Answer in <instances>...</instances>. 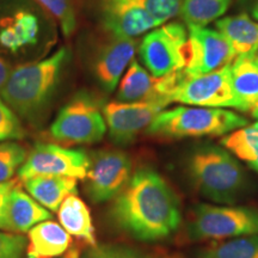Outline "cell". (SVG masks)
<instances>
[{
	"label": "cell",
	"instance_id": "cell-22",
	"mask_svg": "<svg viewBox=\"0 0 258 258\" xmlns=\"http://www.w3.org/2000/svg\"><path fill=\"white\" fill-rule=\"evenodd\" d=\"M40 35V21L29 11L12 15L0 29V44L6 49L17 51L36 44Z\"/></svg>",
	"mask_w": 258,
	"mask_h": 258
},
{
	"label": "cell",
	"instance_id": "cell-10",
	"mask_svg": "<svg viewBox=\"0 0 258 258\" xmlns=\"http://www.w3.org/2000/svg\"><path fill=\"white\" fill-rule=\"evenodd\" d=\"M91 158L86 176V191L96 203L106 202L120 194L132 177V161L120 151H98Z\"/></svg>",
	"mask_w": 258,
	"mask_h": 258
},
{
	"label": "cell",
	"instance_id": "cell-32",
	"mask_svg": "<svg viewBox=\"0 0 258 258\" xmlns=\"http://www.w3.org/2000/svg\"><path fill=\"white\" fill-rule=\"evenodd\" d=\"M15 184V180L0 183V230H5L6 212H8L10 194H11V190Z\"/></svg>",
	"mask_w": 258,
	"mask_h": 258
},
{
	"label": "cell",
	"instance_id": "cell-26",
	"mask_svg": "<svg viewBox=\"0 0 258 258\" xmlns=\"http://www.w3.org/2000/svg\"><path fill=\"white\" fill-rule=\"evenodd\" d=\"M27 150L17 143H0V183L9 182L27 160Z\"/></svg>",
	"mask_w": 258,
	"mask_h": 258
},
{
	"label": "cell",
	"instance_id": "cell-5",
	"mask_svg": "<svg viewBox=\"0 0 258 258\" xmlns=\"http://www.w3.org/2000/svg\"><path fill=\"white\" fill-rule=\"evenodd\" d=\"M186 233L190 240H220L258 234V208L202 205L192 209Z\"/></svg>",
	"mask_w": 258,
	"mask_h": 258
},
{
	"label": "cell",
	"instance_id": "cell-28",
	"mask_svg": "<svg viewBox=\"0 0 258 258\" xmlns=\"http://www.w3.org/2000/svg\"><path fill=\"white\" fill-rule=\"evenodd\" d=\"M25 129L18 116L0 97V143L22 140L25 138Z\"/></svg>",
	"mask_w": 258,
	"mask_h": 258
},
{
	"label": "cell",
	"instance_id": "cell-8",
	"mask_svg": "<svg viewBox=\"0 0 258 258\" xmlns=\"http://www.w3.org/2000/svg\"><path fill=\"white\" fill-rule=\"evenodd\" d=\"M91 158L85 151L53 144H37L18 170L19 178L35 176H63L84 179L88 176Z\"/></svg>",
	"mask_w": 258,
	"mask_h": 258
},
{
	"label": "cell",
	"instance_id": "cell-17",
	"mask_svg": "<svg viewBox=\"0 0 258 258\" xmlns=\"http://www.w3.org/2000/svg\"><path fill=\"white\" fill-rule=\"evenodd\" d=\"M215 28L237 56H256L258 53V22L246 14L218 19Z\"/></svg>",
	"mask_w": 258,
	"mask_h": 258
},
{
	"label": "cell",
	"instance_id": "cell-7",
	"mask_svg": "<svg viewBox=\"0 0 258 258\" xmlns=\"http://www.w3.org/2000/svg\"><path fill=\"white\" fill-rule=\"evenodd\" d=\"M188 29L178 22L160 25L145 35L139 56L154 77L184 71Z\"/></svg>",
	"mask_w": 258,
	"mask_h": 258
},
{
	"label": "cell",
	"instance_id": "cell-1",
	"mask_svg": "<svg viewBox=\"0 0 258 258\" xmlns=\"http://www.w3.org/2000/svg\"><path fill=\"white\" fill-rule=\"evenodd\" d=\"M110 218L117 228L141 241H157L178 230L179 201L157 171L139 169L115 198Z\"/></svg>",
	"mask_w": 258,
	"mask_h": 258
},
{
	"label": "cell",
	"instance_id": "cell-37",
	"mask_svg": "<svg viewBox=\"0 0 258 258\" xmlns=\"http://www.w3.org/2000/svg\"><path fill=\"white\" fill-rule=\"evenodd\" d=\"M254 57H256V60H257V62H258V53H257V55L254 56Z\"/></svg>",
	"mask_w": 258,
	"mask_h": 258
},
{
	"label": "cell",
	"instance_id": "cell-11",
	"mask_svg": "<svg viewBox=\"0 0 258 258\" xmlns=\"http://www.w3.org/2000/svg\"><path fill=\"white\" fill-rule=\"evenodd\" d=\"M184 71L154 77L137 60L129 63L117 91L120 102H159L166 106L184 77Z\"/></svg>",
	"mask_w": 258,
	"mask_h": 258
},
{
	"label": "cell",
	"instance_id": "cell-15",
	"mask_svg": "<svg viewBox=\"0 0 258 258\" xmlns=\"http://www.w3.org/2000/svg\"><path fill=\"white\" fill-rule=\"evenodd\" d=\"M108 40L99 44L92 61L93 76L105 91L112 92L120 83L125 69L134 60L135 38L108 34Z\"/></svg>",
	"mask_w": 258,
	"mask_h": 258
},
{
	"label": "cell",
	"instance_id": "cell-9",
	"mask_svg": "<svg viewBox=\"0 0 258 258\" xmlns=\"http://www.w3.org/2000/svg\"><path fill=\"white\" fill-rule=\"evenodd\" d=\"M172 103L202 108H233L238 110L231 85V64L205 74H184L172 97Z\"/></svg>",
	"mask_w": 258,
	"mask_h": 258
},
{
	"label": "cell",
	"instance_id": "cell-2",
	"mask_svg": "<svg viewBox=\"0 0 258 258\" xmlns=\"http://www.w3.org/2000/svg\"><path fill=\"white\" fill-rule=\"evenodd\" d=\"M69 60L70 50L61 48L46 59L17 67L0 91L2 98L18 117L38 124L53 102Z\"/></svg>",
	"mask_w": 258,
	"mask_h": 258
},
{
	"label": "cell",
	"instance_id": "cell-3",
	"mask_svg": "<svg viewBox=\"0 0 258 258\" xmlns=\"http://www.w3.org/2000/svg\"><path fill=\"white\" fill-rule=\"evenodd\" d=\"M192 184L206 199L230 205L246 191L247 178L238 161L218 146L195 150L188 161Z\"/></svg>",
	"mask_w": 258,
	"mask_h": 258
},
{
	"label": "cell",
	"instance_id": "cell-18",
	"mask_svg": "<svg viewBox=\"0 0 258 258\" xmlns=\"http://www.w3.org/2000/svg\"><path fill=\"white\" fill-rule=\"evenodd\" d=\"M27 258H55L71 246V234L57 222L46 220L29 230Z\"/></svg>",
	"mask_w": 258,
	"mask_h": 258
},
{
	"label": "cell",
	"instance_id": "cell-24",
	"mask_svg": "<svg viewBox=\"0 0 258 258\" xmlns=\"http://www.w3.org/2000/svg\"><path fill=\"white\" fill-rule=\"evenodd\" d=\"M231 0H183L180 16L186 27L205 28L227 11Z\"/></svg>",
	"mask_w": 258,
	"mask_h": 258
},
{
	"label": "cell",
	"instance_id": "cell-25",
	"mask_svg": "<svg viewBox=\"0 0 258 258\" xmlns=\"http://www.w3.org/2000/svg\"><path fill=\"white\" fill-rule=\"evenodd\" d=\"M199 258H258V234L209 245L200 251Z\"/></svg>",
	"mask_w": 258,
	"mask_h": 258
},
{
	"label": "cell",
	"instance_id": "cell-13",
	"mask_svg": "<svg viewBox=\"0 0 258 258\" xmlns=\"http://www.w3.org/2000/svg\"><path fill=\"white\" fill-rule=\"evenodd\" d=\"M165 104L159 102H110L103 106L106 128L118 145H128L147 129Z\"/></svg>",
	"mask_w": 258,
	"mask_h": 258
},
{
	"label": "cell",
	"instance_id": "cell-33",
	"mask_svg": "<svg viewBox=\"0 0 258 258\" xmlns=\"http://www.w3.org/2000/svg\"><path fill=\"white\" fill-rule=\"evenodd\" d=\"M10 74H11V70H10V66L8 62L0 56V91L4 88V85L8 82Z\"/></svg>",
	"mask_w": 258,
	"mask_h": 258
},
{
	"label": "cell",
	"instance_id": "cell-34",
	"mask_svg": "<svg viewBox=\"0 0 258 258\" xmlns=\"http://www.w3.org/2000/svg\"><path fill=\"white\" fill-rule=\"evenodd\" d=\"M61 258H80V253L78 249H71L67 251L66 253H63Z\"/></svg>",
	"mask_w": 258,
	"mask_h": 258
},
{
	"label": "cell",
	"instance_id": "cell-27",
	"mask_svg": "<svg viewBox=\"0 0 258 258\" xmlns=\"http://www.w3.org/2000/svg\"><path fill=\"white\" fill-rule=\"evenodd\" d=\"M59 22L64 36H71L77 28V11L74 0H36Z\"/></svg>",
	"mask_w": 258,
	"mask_h": 258
},
{
	"label": "cell",
	"instance_id": "cell-14",
	"mask_svg": "<svg viewBox=\"0 0 258 258\" xmlns=\"http://www.w3.org/2000/svg\"><path fill=\"white\" fill-rule=\"evenodd\" d=\"M102 28L115 36L135 38L160 24L135 0H96Z\"/></svg>",
	"mask_w": 258,
	"mask_h": 258
},
{
	"label": "cell",
	"instance_id": "cell-4",
	"mask_svg": "<svg viewBox=\"0 0 258 258\" xmlns=\"http://www.w3.org/2000/svg\"><path fill=\"white\" fill-rule=\"evenodd\" d=\"M247 123L243 116L225 109L177 106L159 112L146 132L164 139L220 137Z\"/></svg>",
	"mask_w": 258,
	"mask_h": 258
},
{
	"label": "cell",
	"instance_id": "cell-20",
	"mask_svg": "<svg viewBox=\"0 0 258 258\" xmlns=\"http://www.w3.org/2000/svg\"><path fill=\"white\" fill-rule=\"evenodd\" d=\"M25 188L40 205L57 212L67 196L77 194V178L63 176H35L24 180Z\"/></svg>",
	"mask_w": 258,
	"mask_h": 258
},
{
	"label": "cell",
	"instance_id": "cell-6",
	"mask_svg": "<svg viewBox=\"0 0 258 258\" xmlns=\"http://www.w3.org/2000/svg\"><path fill=\"white\" fill-rule=\"evenodd\" d=\"M106 132L103 108L89 92H78L57 114L50 134L64 144H95Z\"/></svg>",
	"mask_w": 258,
	"mask_h": 258
},
{
	"label": "cell",
	"instance_id": "cell-12",
	"mask_svg": "<svg viewBox=\"0 0 258 258\" xmlns=\"http://www.w3.org/2000/svg\"><path fill=\"white\" fill-rule=\"evenodd\" d=\"M185 67L189 76L217 71L233 62L237 57L230 44L218 30L207 28L186 27Z\"/></svg>",
	"mask_w": 258,
	"mask_h": 258
},
{
	"label": "cell",
	"instance_id": "cell-16",
	"mask_svg": "<svg viewBox=\"0 0 258 258\" xmlns=\"http://www.w3.org/2000/svg\"><path fill=\"white\" fill-rule=\"evenodd\" d=\"M50 219L51 213L47 208L15 184L10 194L5 230L24 233L40 222Z\"/></svg>",
	"mask_w": 258,
	"mask_h": 258
},
{
	"label": "cell",
	"instance_id": "cell-23",
	"mask_svg": "<svg viewBox=\"0 0 258 258\" xmlns=\"http://www.w3.org/2000/svg\"><path fill=\"white\" fill-rule=\"evenodd\" d=\"M221 144L226 150L239 159L246 161L258 172V122L245 125L226 135L222 138Z\"/></svg>",
	"mask_w": 258,
	"mask_h": 258
},
{
	"label": "cell",
	"instance_id": "cell-36",
	"mask_svg": "<svg viewBox=\"0 0 258 258\" xmlns=\"http://www.w3.org/2000/svg\"><path fill=\"white\" fill-rule=\"evenodd\" d=\"M251 114H252L254 118H257V120H258V103L253 106L252 109H251Z\"/></svg>",
	"mask_w": 258,
	"mask_h": 258
},
{
	"label": "cell",
	"instance_id": "cell-31",
	"mask_svg": "<svg viewBox=\"0 0 258 258\" xmlns=\"http://www.w3.org/2000/svg\"><path fill=\"white\" fill-rule=\"evenodd\" d=\"M25 244L23 235L0 232V258H23Z\"/></svg>",
	"mask_w": 258,
	"mask_h": 258
},
{
	"label": "cell",
	"instance_id": "cell-29",
	"mask_svg": "<svg viewBox=\"0 0 258 258\" xmlns=\"http://www.w3.org/2000/svg\"><path fill=\"white\" fill-rule=\"evenodd\" d=\"M160 25L180 14L183 0H135Z\"/></svg>",
	"mask_w": 258,
	"mask_h": 258
},
{
	"label": "cell",
	"instance_id": "cell-21",
	"mask_svg": "<svg viewBox=\"0 0 258 258\" xmlns=\"http://www.w3.org/2000/svg\"><path fill=\"white\" fill-rule=\"evenodd\" d=\"M57 218L62 227L74 237L95 246L96 235L88 206L77 194L67 196L57 209Z\"/></svg>",
	"mask_w": 258,
	"mask_h": 258
},
{
	"label": "cell",
	"instance_id": "cell-35",
	"mask_svg": "<svg viewBox=\"0 0 258 258\" xmlns=\"http://www.w3.org/2000/svg\"><path fill=\"white\" fill-rule=\"evenodd\" d=\"M251 15H252L254 21L258 22V0L253 3L252 8H251Z\"/></svg>",
	"mask_w": 258,
	"mask_h": 258
},
{
	"label": "cell",
	"instance_id": "cell-19",
	"mask_svg": "<svg viewBox=\"0 0 258 258\" xmlns=\"http://www.w3.org/2000/svg\"><path fill=\"white\" fill-rule=\"evenodd\" d=\"M231 85L238 110L246 112L258 103V62L254 56H237L231 63Z\"/></svg>",
	"mask_w": 258,
	"mask_h": 258
},
{
	"label": "cell",
	"instance_id": "cell-30",
	"mask_svg": "<svg viewBox=\"0 0 258 258\" xmlns=\"http://www.w3.org/2000/svg\"><path fill=\"white\" fill-rule=\"evenodd\" d=\"M84 258H144L143 254L123 245H95Z\"/></svg>",
	"mask_w": 258,
	"mask_h": 258
}]
</instances>
